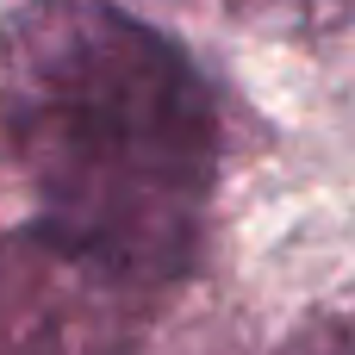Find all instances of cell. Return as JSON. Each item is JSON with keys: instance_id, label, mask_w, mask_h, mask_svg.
<instances>
[{"instance_id": "obj_3", "label": "cell", "mask_w": 355, "mask_h": 355, "mask_svg": "<svg viewBox=\"0 0 355 355\" xmlns=\"http://www.w3.org/2000/svg\"><path fill=\"white\" fill-rule=\"evenodd\" d=\"M268 355H355V293L312 312L300 331H287V343H275Z\"/></svg>"}, {"instance_id": "obj_2", "label": "cell", "mask_w": 355, "mask_h": 355, "mask_svg": "<svg viewBox=\"0 0 355 355\" xmlns=\"http://www.w3.org/2000/svg\"><path fill=\"white\" fill-rule=\"evenodd\" d=\"M225 6L237 19H256L275 31H324V25L355 19V0H225Z\"/></svg>"}, {"instance_id": "obj_1", "label": "cell", "mask_w": 355, "mask_h": 355, "mask_svg": "<svg viewBox=\"0 0 355 355\" xmlns=\"http://www.w3.org/2000/svg\"><path fill=\"white\" fill-rule=\"evenodd\" d=\"M0 131L44 256L144 300L193 275L225 175V106L175 37L112 0L12 6Z\"/></svg>"}]
</instances>
